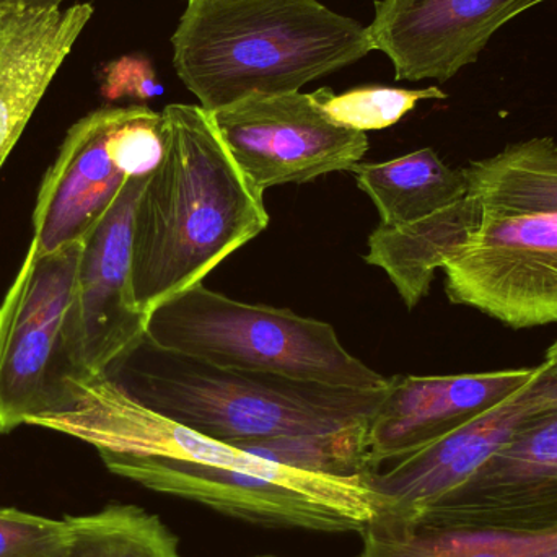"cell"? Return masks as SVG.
<instances>
[{
    "mask_svg": "<svg viewBox=\"0 0 557 557\" xmlns=\"http://www.w3.org/2000/svg\"><path fill=\"white\" fill-rule=\"evenodd\" d=\"M84 247H29L0 305V434L59 411L81 375L72 317Z\"/></svg>",
    "mask_w": 557,
    "mask_h": 557,
    "instance_id": "obj_5",
    "label": "cell"
},
{
    "mask_svg": "<svg viewBox=\"0 0 557 557\" xmlns=\"http://www.w3.org/2000/svg\"><path fill=\"white\" fill-rule=\"evenodd\" d=\"M104 375L146 408L231 445L366 424L388 388L228 369L163 349L146 336Z\"/></svg>",
    "mask_w": 557,
    "mask_h": 557,
    "instance_id": "obj_3",
    "label": "cell"
},
{
    "mask_svg": "<svg viewBox=\"0 0 557 557\" xmlns=\"http://www.w3.org/2000/svg\"><path fill=\"white\" fill-rule=\"evenodd\" d=\"M163 94L149 59L144 55H123L108 62L101 71V95L108 101L136 98L146 101Z\"/></svg>",
    "mask_w": 557,
    "mask_h": 557,
    "instance_id": "obj_24",
    "label": "cell"
},
{
    "mask_svg": "<svg viewBox=\"0 0 557 557\" xmlns=\"http://www.w3.org/2000/svg\"><path fill=\"white\" fill-rule=\"evenodd\" d=\"M149 176L127 180L85 238L72 317L81 375H104L146 336L149 317L133 292V222Z\"/></svg>",
    "mask_w": 557,
    "mask_h": 557,
    "instance_id": "obj_10",
    "label": "cell"
},
{
    "mask_svg": "<svg viewBox=\"0 0 557 557\" xmlns=\"http://www.w3.org/2000/svg\"><path fill=\"white\" fill-rule=\"evenodd\" d=\"M533 373L535 367L461 375L393 376L367 425L369 470L467 424L522 388Z\"/></svg>",
    "mask_w": 557,
    "mask_h": 557,
    "instance_id": "obj_13",
    "label": "cell"
},
{
    "mask_svg": "<svg viewBox=\"0 0 557 557\" xmlns=\"http://www.w3.org/2000/svg\"><path fill=\"white\" fill-rule=\"evenodd\" d=\"M557 412V360L535 367L532 379L483 414L444 437L367 474L379 516L414 519L473 476L520 431Z\"/></svg>",
    "mask_w": 557,
    "mask_h": 557,
    "instance_id": "obj_9",
    "label": "cell"
},
{
    "mask_svg": "<svg viewBox=\"0 0 557 557\" xmlns=\"http://www.w3.org/2000/svg\"><path fill=\"white\" fill-rule=\"evenodd\" d=\"M545 360H557V341L553 346H549L548 350H546Z\"/></svg>",
    "mask_w": 557,
    "mask_h": 557,
    "instance_id": "obj_27",
    "label": "cell"
},
{
    "mask_svg": "<svg viewBox=\"0 0 557 557\" xmlns=\"http://www.w3.org/2000/svg\"><path fill=\"white\" fill-rule=\"evenodd\" d=\"M260 557H273V556H260Z\"/></svg>",
    "mask_w": 557,
    "mask_h": 557,
    "instance_id": "obj_28",
    "label": "cell"
},
{
    "mask_svg": "<svg viewBox=\"0 0 557 557\" xmlns=\"http://www.w3.org/2000/svg\"><path fill=\"white\" fill-rule=\"evenodd\" d=\"M165 150L137 199L133 292L143 313L202 284L270 225L257 191L199 104L162 111Z\"/></svg>",
    "mask_w": 557,
    "mask_h": 557,
    "instance_id": "obj_1",
    "label": "cell"
},
{
    "mask_svg": "<svg viewBox=\"0 0 557 557\" xmlns=\"http://www.w3.org/2000/svg\"><path fill=\"white\" fill-rule=\"evenodd\" d=\"M78 542L81 543H78L77 557H94L90 549H88L87 546L84 545V542H82L81 536H78Z\"/></svg>",
    "mask_w": 557,
    "mask_h": 557,
    "instance_id": "obj_26",
    "label": "cell"
},
{
    "mask_svg": "<svg viewBox=\"0 0 557 557\" xmlns=\"http://www.w3.org/2000/svg\"><path fill=\"white\" fill-rule=\"evenodd\" d=\"M548 0H376L367 26L396 81H450L474 64L497 29Z\"/></svg>",
    "mask_w": 557,
    "mask_h": 557,
    "instance_id": "obj_11",
    "label": "cell"
},
{
    "mask_svg": "<svg viewBox=\"0 0 557 557\" xmlns=\"http://www.w3.org/2000/svg\"><path fill=\"white\" fill-rule=\"evenodd\" d=\"M350 173L385 227L421 221L468 195L465 170L450 169L429 147L388 162H359Z\"/></svg>",
    "mask_w": 557,
    "mask_h": 557,
    "instance_id": "obj_18",
    "label": "cell"
},
{
    "mask_svg": "<svg viewBox=\"0 0 557 557\" xmlns=\"http://www.w3.org/2000/svg\"><path fill=\"white\" fill-rule=\"evenodd\" d=\"M463 170L468 195L480 199L486 212L557 214V144L552 137L510 144Z\"/></svg>",
    "mask_w": 557,
    "mask_h": 557,
    "instance_id": "obj_19",
    "label": "cell"
},
{
    "mask_svg": "<svg viewBox=\"0 0 557 557\" xmlns=\"http://www.w3.org/2000/svg\"><path fill=\"white\" fill-rule=\"evenodd\" d=\"M450 301L512 330L557 323V214H493L444 267Z\"/></svg>",
    "mask_w": 557,
    "mask_h": 557,
    "instance_id": "obj_7",
    "label": "cell"
},
{
    "mask_svg": "<svg viewBox=\"0 0 557 557\" xmlns=\"http://www.w3.org/2000/svg\"><path fill=\"white\" fill-rule=\"evenodd\" d=\"M172 45L176 74L208 113L298 91L373 51L367 26L318 0H188Z\"/></svg>",
    "mask_w": 557,
    "mask_h": 557,
    "instance_id": "obj_2",
    "label": "cell"
},
{
    "mask_svg": "<svg viewBox=\"0 0 557 557\" xmlns=\"http://www.w3.org/2000/svg\"><path fill=\"white\" fill-rule=\"evenodd\" d=\"M480 199L467 195L435 214L401 227L379 225L369 237L366 263L385 271L411 310L431 290L435 271L470 240L484 219Z\"/></svg>",
    "mask_w": 557,
    "mask_h": 557,
    "instance_id": "obj_16",
    "label": "cell"
},
{
    "mask_svg": "<svg viewBox=\"0 0 557 557\" xmlns=\"http://www.w3.org/2000/svg\"><path fill=\"white\" fill-rule=\"evenodd\" d=\"M78 543L72 517L55 520L0 509V557H77Z\"/></svg>",
    "mask_w": 557,
    "mask_h": 557,
    "instance_id": "obj_23",
    "label": "cell"
},
{
    "mask_svg": "<svg viewBox=\"0 0 557 557\" xmlns=\"http://www.w3.org/2000/svg\"><path fill=\"white\" fill-rule=\"evenodd\" d=\"M360 535L357 557H557V527L522 530L375 517Z\"/></svg>",
    "mask_w": 557,
    "mask_h": 557,
    "instance_id": "obj_17",
    "label": "cell"
},
{
    "mask_svg": "<svg viewBox=\"0 0 557 557\" xmlns=\"http://www.w3.org/2000/svg\"><path fill=\"white\" fill-rule=\"evenodd\" d=\"M91 16L88 2L0 7V170Z\"/></svg>",
    "mask_w": 557,
    "mask_h": 557,
    "instance_id": "obj_15",
    "label": "cell"
},
{
    "mask_svg": "<svg viewBox=\"0 0 557 557\" xmlns=\"http://www.w3.org/2000/svg\"><path fill=\"white\" fill-rule=\"evenodd\" d=\"M113 114L114 107L100 108L69 129L33 212L29 247L39 253L85 240L129 180L108 152Z\"/></svg>",
    "mask_w": 557,
    "mask_h": 557,
    "instance_id": "obj_14",
    "label": "cell"
},
{
    "mask_svg": "<svg viewBox=\"0 0 557 557\" xmlns=\"http://www.w3.org/2000/svg\"><path fill=\"white\" fill-rule=\"evenodd\" d=\"M103 463L157 493L264 525L360 533L379 516V500L367 476H323L290 468L255 473L149 457H108Z\"/></svg>",
    "mask_w": 557,
    "mask_h": 557,
    "instance_id": "obj_6",
    "label": "cell"
},
{
    "mask_svg": "<svg viewBox=\"0 0 557 557\" xmlns=\"http://www.w3.org/2000/svg\"><path fill=\"white\" fill-rule=\"evenodd\" d=\"M72 520L94 557H180L172 532L139 507L111 506Z\"/></svg>",
    "mask_w": 557,
    "mask_h": 557,
    "instance_id": "obj_21",
    "label": "cell"
},
{
    "mask_svg": "<svg viewBox=\"0 0 557 557\" xmlns=\"http://www.w3.org/2000/svg\"><path fill=\"white\" fill-rule=\"evenodd\" d=\"M367 425L356 424L320 434L282 435L235 444L234 447L290 470L333 478L369 474Z\"/></svg>",
    "mask_w": 557,
    "mask_h": 557,
    "instance_id": "obj_20",
    "label": "cell"
},
{
    "mask_svg": "<svg viewBox=\"0 0 557 557\" xmlns=\"http://www.w3.org/2000/svg\"><path fill=\"white\" fill-rule=\"evenodd\" d=\"M65 0H0V7L22 5L28 9H51V7H62Z\"/></svg>",
    "mask_w": 557,
    "mask_h": 557,
    "instance_id": "obj_25",
    "label": "cell"
},
{
    "mask_svg": "<svg viewBox=\"0 0 557 557\" xmlns=\"http://www.w3.org/2000/svg\"><path fill=\"white\" fill-rule=\"evenodd\" d=\"M146 337L228 369L343 388L382 389L389 383L347 352L331 324L287 308L244 304L205 284L150 311Z\"/></svg>",
    "mask_w": 557,
    "mask_h": 557,
    "instance_id": "obj_4",
    "label": "cell"
},
{
    "mask_svg": "<svg viewBox=\"0 0 557 557\" xmlns=\"http://www.w3.org/2000/svg\"><path fill=\"white\" fill-rule=\"evenodd\" d=\"M313 97L337 126L367 133L395 126L414 110L419 101L445 100L447 94L438 87L409 90L372 85L352 88L343 95H336L331 88L324 87L313 91Z\"/></svg>",
    "mask_w": 557,
    "mask_h": 557,
    "instance_id": "obj_22",
    "label": "cell"
},
{
    "mask_svg": "<svg viewBox=\"0 0 557 557\" xmlns=\"http://www.w3.org/2000/svg\"><path fill=\"white\" fill-rule=\"evenodd\" d=\"M418 517L468 525L555 529L557 412L520 431L473 476Z\"/></svg>",
    "mask_w": 557,
    "mask_h": 557,
    "instance_id": "obj_12",
    "label": "cell"
},
{
    "mask_svg": "<svg viewBox=\"0 0 557 557\" xmlns=\"http://www.w3.org/2000/svg\"><path fill=\"white\" fill-rule=\"evenodd\" d=\"M209 114L235 163L263 195L350 172L369 150L366 133L337 126L313 94L251 95Z\"/></svg>",
    "mask_w": 557,
    "mask_h": 557,
    "instance_id": "obj_8",
    "label": "cell"
}]
</instances>
